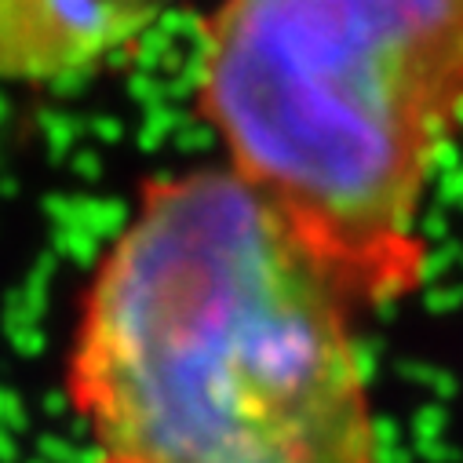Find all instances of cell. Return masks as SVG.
Instances as JSON below:
<instances>
[{
	"instance_id": "cell-1",
	"label": "cell",
	"mask_w": 463,
	"mask_h": 463,
	"mask_svg": "<svg viewBox=\"0 0 463 463\" xmlns=\"http://www.w3.org/2000/svg\"><path fill=\"white\" fill-rule=\"evenodd\" d=\"M358 317L226 165L146 179L66 354L88 463H387Z\"/></svg>"
},
{
	"instance_id": "cell-2",
	"label": "cell",
	"mask_w": 463,
	"mask_h": 463,
	"mask_svg": "<svg viewBox=\"0 0 463 463\" xmlns=\"http://www.w3.org/2000/svg\"><path fill=\"white\" fill-rule=\"evenodd\" d=\"M194 109L358 314L405 303L463 132V0H215Z\"/></svg>"
},
{
	"instance_id": "cell-3",
	"label": "cell",
	"mask_w": 463,
	"mask_h": 463,
	"mask_svg": "<svg viewBox=\"0 0 463 463\" xmlns=\"http://www.w3.org/2000/svg\"><path fill=\"white\" fill-rule=\"evenodd\" d=\"M175 0H0V80H84L132 52Z\"/></svg>"
}]
</instances>
